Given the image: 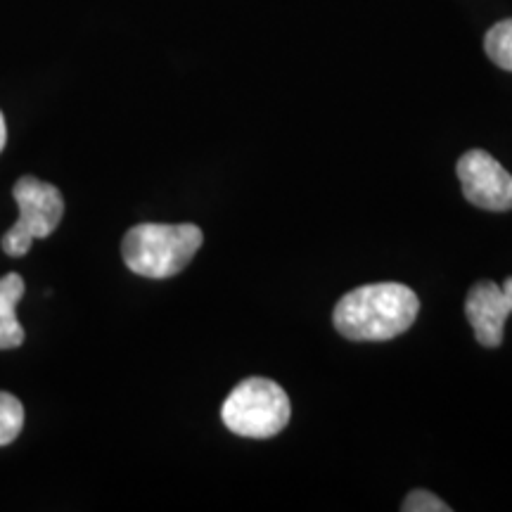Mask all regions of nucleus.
Masks as SVG:
<instances>
[{
  "label": "nucleus",
  "mask_w": 512,
  "mask_h": 512,
  "mask_svg": "<svg viewBox=\"0 0 512 512\" xmlns=\"http://www.w3.org/2000/svg\"><path fill=\"white\" fill-rule=\"evenodd\" d=\"M420 299L403 283H375L344 294L332 313L335 330L351 342H387L411 330Z\"/></svg>",
  "instance_id": "f257e3e1"
},
{
  "label": "nucleus",
  "mask_w": 512,
  "mask_h": 512,
  "mask_svg": "<svg viewBox=\"0 0 512 512\" xmlns=\"http://www.w3.org/2000/svg\"><path fill=\"white\" fill-rule=\"evenodd\" d=\"M204 233L195 223H140L124 235L121 256L128 271L143 278H174L195 259Z\"/></svg>",
  "instance_id": "f03ea898"
},
{
  "label": "nucleus",
  "mask_w": 512,
  "mask_h": 512,
  "mask_svg": "<svg viewBox=\"0 0 512 512\" xmlns=\"http://www.w3.org/2000/svg\"><path fill=\"white\" fill-rule=\"evenodd\" d=\"M290 418V396L278 382L266 377L240 382L221 408L223 425L245 439H271L285 430Z\"/></svg>",
  "instance_id": "7ed1b4c3"
},
{
  "label": "nucleus",
  "mask_w": 512,
  "mask_h": 512,
  "mask_svg": "<svg viewBox=\"0 0 512 512\" xmlns=\"http://www.w3.org/2000/svg\"><path fill=\"white\" fill-rule=\"evenodd\" d=\"M15 202L19 221L3 235V252L8 256H24L34 240L50 238L64 216L62 192L41 178L24 176L15 183Z\"/></svg>",
  "instance_id": "20e7f679"
},
{
  "label": "nucleus",
  "mask_w": 512,
  "mask_h": 512,
  "mask_svg": "<svg viewBox=\"0 0 512 512\" xmlns=\"http://www.w3.org/2000/svg\"><path fill=\"white\" fill-rule=\"evenodd\" d=\"M456 174L465 200L484 211L512 209V174L486 150H470L458 159Z\"/></svg>",
  "instance_id": "39448f33"
},
{
  "label": "nucleus",
  "mask_w": 512,
  "mask_h": 512,
  "mask_svg": "<svg viewBox=\"0 0 512 512\" xmlns=\"http://www.w3.org/2000/svg\"><path fill=\"white\" fill-rule=\"evenodd\" d=\"M512 313V275L503 287L494 280H479L465 299V316L470 320L475 339L486 349H498L505 337V320Z\"/></svg>",
  "instance_id": "423d86ee"
},
{
  "label": "nucleus",
  "mask_w": 512,
  "mask_h": 512,
  "mask_svg": "<svg viewBox=\"0 0 512 512\" xmlns=\"http://www.w3.org/2000/svg\"><path fill=\"white\" fill-rule=\"evenodd\" d=\"M24 297L22 275L8 273L0 278V351L17 349L24 344V328L15 316L17 304Z\"/></svg>",
  "instance_id": "0eeeda50"
},
{
  "label": "nucleus",
  "mask_w": 512,
  "mask_h": 512,
  "mask_svg": "<svg viewBox=\"0 0 512 512\" xmlns=\"http://www.w3.org/2000/svg\"><path fill=\"white\" fill-rule=\"evenodd\" d=\"M484 50L496 67L512 72V19H503L486 31Z\"/></svg>",
  "instance_id": "6e6552de"
},
{
  "label": "nucleus",
  "mask_w": 512,
  "mask_h": 512,
  "mask_svg": "<svg viewBox=\"0 0 512 512\" xmlns=\"http://www.w3.org/2000/svg\"><path fill=\"white\" fill-rule=\"evenodd\" d=\"M24 427V406L17 396L0 392V446H8Z\"/></svg>",
  "instance_id": "1a4fd4ad"
},
{
  "label": "nucleus",
  "mask_w": 512,
  "mask_h": 512,
  "mask_svg": "<svg viewBox=\"0 0 512 512\" xmlns=\"http://www.w3.org/2000/svg\"><path fill=\"white\" fill-rule=\"evenodd\" d=\"M401 510L406 512H448L451 508L441 501L439 496H434L427 489H415L406 496V501L401 503Z\"/></svg>",
  "instance_id": "9d476101"
},
{
  "label": "nucleus",
  "mask_w": 512,
  "mask_h": 512,
  "mask_svg": "<svg viewBox=\"0 0 512 512\" xmlns=\"http://www.w3.org/2000/svg\"><path fill=\"white\" fill-rule=\"evenodd\" d=\"M5 140H8V128H5V117L3 112H0V152H3Z\"/></svg>",
  "instance_id": "9b49d317"
}]
</instances>
